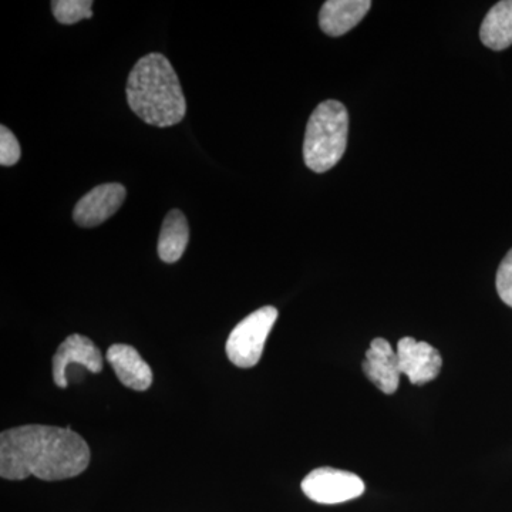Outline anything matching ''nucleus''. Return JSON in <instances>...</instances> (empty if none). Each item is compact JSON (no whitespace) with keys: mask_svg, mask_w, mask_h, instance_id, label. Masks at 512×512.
Listing matches in <instances>:
<instances>
[{"mask_svg":"<svg viewBox=\"0 0 512 512\" xmlns=\"http://www.w3.org/2000/svg\"><path fill=\"white\" fill-rule=\"evenodd\" d=\"M90 457L89 444L70 427L30 424L0 434V476L6 480H67L80 476Z\"/></svg>","mask_w":512,"mask_h":512,"instance_id":"f257e3e1","label":"nucleus"},{"mask_svg":"<svg viewBox=\"0 0 512 512\" xmlns=\"http://www.w3.org/2000/svg\"><path fill=\"white\" fill-rule=\"evenodd\" d=\"M126 94L130 109L150 126H175L187 113L177 72L161 53H150L138 60L128 76Z\"/></svg>","mask_w":512,"mask_h":512,"instance_id":"f03ea898","label":"nucleus"},{"mask_svg":"<svg viewBox=\"0 0 512 512\" xmlns=\"http://www.w3.org/2000/svg\"><path fill=\"white\" fill-rule=\"evenodd\" d=\"M349 114L340 101L326 100L313 110L303 141L306 167L322 174L342 160L348 146Z\"/></svg>","mask_w":512,"mask_h":512,"instance_id":"7ed1b4c3","label":"nucleus"},{"mask_svg":"<svg viewBox=\"0 0 512 512\" xmlns=\"http://www.w3.org/2000/svg\"><path fill=\"white\" fill-rule=\"evenodd\" d=\"M278 315V309L274 306H264L235 326L225 345L228 359L235 366L251 369L258 365Z\"/></svg>","mask_w":512,"mask_h":512,"instance_id":"20e7f679","label":"nucleus"},{"mask_svg":"<svg viewBox=\"0 0 512 512\" xmlns=\"http://www.w3.org/2000/svg\"><path fill=\"white\" fill-rule=\"evenodd\" d=\"M302 491L318 504H340L365 493L362 478L350 471L322 467L311 471L302 481Z\"/></svg>","mask_w":512,"mask_h":512,"instance_id":"39448f33","label":"nucleus"},{"mask_svg":"<svg viewBox=\"0 0 512 512\" xmlns=\"http://www.w3.org/2000/svg\"><path fill=\"white\" fill-rule=\"evenodd\" d=\"M126 195L124 185L117 183L97 185L77 202L73 211V220L79 227H97L120 210Z\"/></svg>","mask_w":512,"mask_h":512,"instance_id":"423d86ee","label":"nucleus"},{"mask_svg":"<svg viewBox=\"0 0 512 512\" xmlns=\"http://www.w3.org/2000/svg\"><path fill=\"white\" fill-rule=\"evenodd\" d=\"M400 373L409 377L412 384H426L440 375L443 359L439 350L427 342L403 338L397 343Z\"/></svg>","mask_w":512,"mask_h":512,"instance_id":"0eeeda50","label":"nucleus"},{"mask_svg":"<svg viewBox=\"0 0 512 512\" xmlns=\"http://www.w3.org/2000/svg\"><path fill=\"white\" fill-rule=\"evenodd\" d=\"M70 365H82L92 373H100L103 370V356L99 348L86 336H69L57 349L53 356V379L56 386L66 389L67 367Z\"/></svg>","mask_w":512,"mask_h":512,"instance_id":"6e6552de","label":"nucleus"},{"mask_svg":"<svg viewBox=\"0 0 512 512\" xmlns=\"http://www.w3.org/2000/svg\"><path fill=\"white\" fill-rule=\"evenodd\" d=\"M363 372L380 392L396 393L400 383V367L397 353L386 339L376 338L370 343L363 362Z\"/></svg>","mask_w":512,"mask_h":512,"instance_id":"1a4fd4ad","label":"nucleus"},{"mask_svg":"<svg viewBox=\"0 0 512 512\" xmlns=\"http://www.w3.org/2000/svg\"><path fill=\"white\" fill-rule=\"evenodd\" d=\"M107 360L117 379L120 380L128 389L136 392H146L153 383V372L147 365L146 360L140 356L133 346L113 345L107 350Z\"/></svg>","mask_w":512,"mask_h":512,"instance_id":"9d476101","label":"nucleus"},{"mask_svg":"<svg viewBox=\"0 0 512 512\" xmlns=\"http://www.w3.org/2000/svg\"><path fill=\"white\" fill-rule=\"evenodd\" d=\"M370 8L369 0H328L320 9V29L332 37L345 35L362 22Z\"/></svg>","mask_w":512,"mask_h":512,"instance_id":"9b49d317","label":"nucleus"},{"mask_svg":"<svg viewBox=\"0 0 512 512\" xmlns=\"http://www.w3.org/2000/svg\"><path fill=\"white\" fill-rule=\"evenodd\" d=\"M190 242V227L187 218L180 210H171L165 215L157 251L161 261L174 264L180 261Z\"/></svg>","mask_w":512,"mask_h":512,"instance_id":"f8f14e48","label":"nucleus"},{"mask_svg":"<svg viewBox=\"0 0 512 512\" xmlns=\"http://www.w3.org/2000/svg\"><path fill=\"white\" fill-rule=\"evenodd\" d=\"M481 42L500 52L512 45V0L498 2L485 15L480 29Z\"/></svg>","mask_w":512,"mask_h":512,"instance_id":"ddd939ff","label":"nucleus"},{"mask_svg":"<svg viewBox=\"0 0 512 512\" xmlns=\"http://www.w3.org/2000/svg\"><path fill=\"white\" fill-rule=\"evenodd\" d=\"M92 0H53L52 12L62 25H74L80 20L93 18Z\"/></svg>","mask_w":512,"mask_h":512,"instance_id":"4468645a","label":"nucleus"},{"mask_svg":"<svg viewBox=\"0 0 512 512\" xmlns=\"http://www.w3.org/2000/svg\"><path fill=\"white\" fill-rule=\"evenodd\" d=\"M20 144L15 134L8 127H0V164L3 167H12L20 160Z\"/></svg>","mask_w":512,"mask_h":512,"instance_id":"2eb2a0df","label":"nucleus"},{"mask_svg":"<svg viewBox=\"0 0 512 512\" xmlns=\"http://www.w3.org/2000/svg\"><path fill=\"white\" fill-rule=\"evenodd\" d=\"M495 285H497L501 301L512 308V249L505 255L500 268H498Z\"/></svg>","mask_w":512,"mask_h":512,"instance_id":"dca6fc26","label":"nucleus"}]
</instances>
